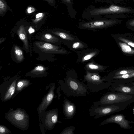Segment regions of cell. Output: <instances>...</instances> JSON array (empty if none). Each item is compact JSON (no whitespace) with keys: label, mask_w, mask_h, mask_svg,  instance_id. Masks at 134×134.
<instances>
[{"label":"cell","mask_w":134,"mask_h":134,"mask_svg":"<svg viewBox=\"0 0 134 134\" xmlns=\"http://www.w3.org/2000/svg\"><path fill=\"white\" fill-rule=\"evenodd\" d=\"M60 83L62 90L68 97H85L87 95L88 88L83 82L80 81L76 77L67 76Z\"/></svg>","instance_id":"1"},{"label":"cell","mask_w":134,"mask_h":134,"mask_svg":"<svg viewBox=\"0 0 134 134\" xmlns=\"http://www.w3.org/2000/svg\"><path fill=\"white\" fill-rule=\"evenodd\" d=\"M5 116L7 120L16 127L23 130L28 129L29 123V117L23 109H10Z\"/></svg>","instance_id":"2"},{"label":"cell","mask_w":134,"mask_h":134,"mask_svg":"<svg viewBox=\"0 0 134 134\" xmlns=\"http://www.w3.org/2000/svg\"><path fill=\"white\" fill-rule=\"evenodd\" d=\"M83 82H86L88 89L93 93H96L108 88L109 84L97 73L87 71L84 76Z\"/></svg>","instance_id":"3"},{"label":"cell","mask_w":134,"mask_h":134,"mask_svg":"<svg viewBox=\"0 0 134 134\" xmlns=\"http://www.w3.org/2000/svg\"><path fill=\"white\" fill-rule=\"evenodd\" d=\"M131 95L123 93H108L104 94L99 100L93 103V106H100L122 103L130 100Z\"/></svg>","instance_id":"4"},{"label":"cell","mask_w":134,"mask_h":134,"mask_svg":"<svg viewBox=\"0 0 134 134\" xmlns=\"http://www.w3.org/2000/svg\"><path fill=\"white\" fill-rule=\"evenodd\" d=\"M122 110L120 107L113 104L100 106L92 105L88 111L90 116H93L94 119H97Z\"/></svg>","instance_id":"5"},{"label":"cell","mask_w":134,"mask_h":134,"mask_svg":"<svg viewBox=\"0 0 134 134\" xmlns=\"http://www.w3.org/2000/svg\"><path fill=\"white\" fill-rule=\"evenodd\" d=\"M132 9L112 5L107 8H93L89 11V14L93 16L109 14L122 13L131 12Z\"/></svg>","instance_id":"6"},{"label":"cell","mask_w":134,"mask_h":134,"mask_svg":"<svg viewBox=\"0 0 134 134\" xmlns=\"http://www.w3.org/2000/svg\"><path fill=\"white\" fill-rule=\"evenodd\" d=\"M117 23V21L114 20H95L81 23L79 27L82 29H89L103 28L112 26Z\"/></svg>","instance_id":"7"},{"label":"cell","mask_w":134,"mask_h":134,"mask_svg":"<svg viewBox=\"0 0 134 134\" xmlns=\"http://www.w3.org/2000/svg\"><path fill=\"white\" fill-rule=\"evenodd\" d=\"M112 123L118 124L121 128L125 129L131 128L132 127L129 124L130 123H134V122L132 121H130L126 120L123 114H120L111 116L100 123L99 126H102Z\"/></svg>","instance_id":"8"},{"label":"cell","mask_w":134,"mask_h":134,"mask_svg":"<svg viewBox=\"0 0 134 134\" xmlns=\"http://www.w3.org/2000/svg\"><path fill=\"white\" fill-rule=\"evenodd\" d=\"M36 46L43 52L46 53H52L65 54L67 51L64 49L51 43L42 42H37L35 43Z\"/></svg>","instance_id":"9"},{"label":"cell","mask_w":134,"mask_h":134,"mask_svg":"<svg viewBox=\"0 0 134 134\" xmlns=\"http://www.w3.org/2000/svg\"><path fill=\"white\" fill-rule=\"evenodd\" d=\"M63 114L66 119H70L73 118L76 113V107L75 104L65 98L63 105Z\"/></svg>","instance_id":"10"},{"label":"cell","mask_w":134,"mask_h":134,"mask_svg":"<svg viewBox=\"0 0 134 134\" xmlns=\"http://www.w3.org/2000/svg\"><path fill=\"white\" fill-rule=\"evenodd\" d=\"M55 87L54 84L52 85L49 91L44 97L38 108V111L40 113L45 110L51 102L54 96V91Z\"/></svg>","instance_id":"11"},{"label":"cell","mask_w":134,"mask_h":134,"mask_svg":"<svg viewBox=\"0 0 134 134\" xmlns=\"http://www.w3.org/2000/svg\"><path fill=\"white\" fill-rule=\"evenodd\" d=\"M58 111L57 109H54L49 111L46 115L45 124L46 126L52 129L58 120Z\"/></svg>","instance_id":"12"},{"label":"cell","mask_w":134,"mask_h":134,"mask_svg":"<svg viewBox=\"0 0 134 134\" xmlns=\"http://www.w3.org/2000/svg\"><path fill=\"white\" fill-rule=\"evenodd\" d=\"M115 39L125 42L134 48V35L130 33L117 34L113 35Z\"/></svg>","instance_id":"13"},{"label":"cell","mask_w":134,"mask_h":134,"mask_svg":"<svg viewBox=\"0 0 134 134\" xmlns=\"http://www.w3.org/2000/svg\"><path fill=\"white\" fill-rule=\"evenodd\" d=\"M120 49L123 53L126 55H134V48L126 43L115 39Z\"/></svg>","instance_id":"14"},{"label":"cell","mask_w":134,"mask_h":134,"mask_svg":"<svg viewBox=\"0 0 134 134\" xmlns=\"http://www.w3.org/2000/svg\"><path fill=\"white\" fill-rule=\"evenodd\" d=\"M16 80H14L8 86L4 95L3 96L2 100H7L12 97L16 89Z\"/></svg>","instance_id":"15"},{"label":"cell","mask_w":134,"mask_h":134,"mask_svg":"<svg viewBox=\"0 0 134 134\" xmlns=\"http://www.w3.org/2000/svg\"><path fill=\"white\" fill-rule=\"evenodd\" d=\"M134 78V72L116 76H107L103 77L105 81L109 82L113 80L129 79Z\"/></svg>","instance_id":"16"},{"label":"cell","mask_w":134,"mask_h":134,"mask_svg":"<svg viewBox=\"0 0 134 134\" xmlns=\"http://www.w3.org/2000/svg\"><path fill=\"white\" fill-rule=\"evenodd\" d=\"M134 72V68L125 67L122 68L114 70L108 76L120 75Z\"/></svg>","instance_id":"17"},{"label":"cell","mask_w":134,"mask_h":134,"mask_svg":"<svg viewBox=\"0 0 134 134\" xmlns=\"http://www.w3.org/2000/svg\"><path fill=\"white\" fill-rule=\"evenodd\" d=\"M17 33L19 38L23 42L25 47L28 49V42L27 36L23 25L20 26L17 31Z\"/></svg>","instance_id":"18"},{"label":"cell","mask_w":134,"mask_h":134,"mask_svg":"<svg viewBox=\"0 0 134 134\" xmlns=\"http://www.w3.org/2000/svg\"><path fill=\"white\" fill-rule=\"evenodd\" d=\"M52 33L62 38L66 41H73L75 40L74 37L68 33L60 31H52Z\"/></svg>","instance_id":"19"},{"label":"cell","mask_w":134,"mask_h":134,"mask_svg":"<svg viewBox=\"0 0 134 134\" xmlns=\"http://www.w3.org/2000/svg\"><path fill=\"white\" fill-rule=\"evenodd\" d=\"M41 39L42 41L53 43L57 42L59 40L57 37L49 33H46L42 35Z\"/></svg>","instance_id":"20"},{"label":"cell","mask_w":134,"mask_h":134,"mask_svg":"<svg viewBox=\"0 0 134 134\" xmlns=\"http://www.w3.org/2000/svg\"><path fill=\"white\" fill-rule=\"evenodd\" d=\"M119 86L115 88V90L120 92L134 94V87L119 85Z\"/></svg>","instance_id":"21"},{"label":"cell","mask_w":134,"mask_h":134,"mask_svg":"<svg viewBox=\"0 0 134 134\" xmlns=\"http://www.w3.org/2000/svg\"><path fill=\"white\" fill-rule=\"evenodd\" d=\"M87 69L92 71H99L104 70L105 68L103 66L93 62L90 63L86 65Z\"/></svg>","instance_id":"22"},{"label":"cell","mask_w":134,"mask_h":134,"mask_svg":"<svg viewBox=\"0 0 134 134\" xmlns=\"http://www.w3.org/2000/svg\"><path fill=\"white\" fill-rule=\"evenodd\" d=\"M14 52L16 59L19 62H21L23 59L24 56L23 52L18 47L15 46L14 48Z\"/></svg>","instance_id":"23"},{"label":"cell","mask_w":134,"mask_h":134,"mask_svg":"<svg viewBox=\"0 0 134 134\" xmlns=\"http://www.w3.org/2000/svg\"><path fill=\"white\" fill-rule=\"evenodd\" d=\"M29 84V81L26 80L19 81L16 83V90L18 92L21 91L24 88L27 86Z\"/></svg>","instance_id":"24"},{"label":"cell","mask_w":134,"mask_h":134,"mask_svg":"<svg viewBox=\"0 0 134 134\" xmlns=\"http://www.w3.org/2000/svg\"><path fill=\"white\" fill-rule=\"evenodd\" d=\"M46 70V68L42 66H38L35 67L31 71V73L39 74H42Z\"/></svg>","instance_id":"25"},{"label":"cell","mask_w":134,"mask_h":134,"mask_svg":"<svg viewBox=\"0 0 134 134\" xmlns=\"http://www.w3.org/2000/svg\"><path fill=\"white\" fill-rule=\"evenodd\" d=\"M75 129L73 126L68 127L64 129L61 132L60 134H74V131Z\"/></svg>","instance_id":"26"},{"label":"cell","mask_w":134,"mask_h":134,"mask_svg":"<svg viewBox=\"0 0 134 134\" xmlns=\"http://www.w3.org/2000/svg\"><path fill=\"white\" fill-rule=\"evenodd\" d=\"M97 53V52L93 51L86 54L82 58V62H84L90 59L96 55Z\"/></svg>","instance_id":"27"},{"label":"cell","mask_w":134,"mask_h":134,"mask_svg":"<svg viewBox=\"0 0 134 134\" xmlns=\"http://www.w3.org/2000/svg\"><path fill=\"white\" fill-rule=\"evenodd\" d=\"M7 6L6 3L3 0H0V14L2 15L6 10Z\"/></svg>","instance_id":"28"},{"label":"cell","mask_w":134,"mask_h":134,"mask_svg":"<svg viewBox=\"0 0 134 134\" xmlns=\"http://www.w3.org/2000/svg\"><path fill=\"white\" fill-rule=\"evenodd\" d=\"M84 46H85L82 43L80 42L77 41L73 44L72 47L73 49H77L82 48Z\"/></svg>","instance_id":"29"},{"label":"cell","mask_w":134,"mask_h":134,"mask_svg":"<svg viewBox=\"0 0 134 134\" xmlns=\"http://www.w3.org/2000/svg\"><path fill=\"white\" fill-rule=\"evenodd\" d=\"M10 132V131L5 126L1 125L0 126V134H8Z\"/></svg>","instance_id":"30"},{"label":"cell","mask_w":134,"mask_h":134,"mask_svg":"<svg viewBox=\"0 0 134 134\" xmlns=\"http://www.w3.org/2000/svg\"><path fill=\"white\" fill-rule=\"evenodd\" d=\"M127 24L130 29L134 31V19L130 21Z\"/></svg>","instance_id":"31"},{"label":"cell","mask_w":134,"mask_h":134,"mask_svg":"<svg viewBox=\"0 0 134 134\" xmlns=\"http://www.w3.org/2000/svg\"><path fill=\"white\" fill-rule=\"evenodd\" d=\"M66 4L68 5H72V2L71 0H62Z\"/></svg>","instance_id":"32"},{"label":"cell","mask_w":134,"mask_h":134,"mask_svg":"<svg viewBox=\"0 0 134 134\" xmlns=\"http://www.w3.org/2000/svg\"><path fill=\"white\" fill-rule=\"evenodd\" d=\"M35 9L32 7H29L27 9V12L29 13H32L34 12Z\"/></svg>","instance_id":"33"},{"label":"cell","mask_w":134,"mask_h":134,"mask_svg":"<svg viewBox=\"0 0 134 134\" xmlns=\"http://www.w3.org/2000/svg\"><path fill=\"white\" fill-rule=\"evenodd\" d=\"M42 15L43 14L42 13H39L37 14L36 16V20L38 18L41 17L42 16Z\"/></svg>","instance_id":"34"},{"label":"cell","mask_w":134,"mask_h":134,"mask_svg":"<svg viewBox=\"0 0 134 134\" xmlns=\"http://www.w3.org/2000/svg\"><path fill=\"white\" fill-rule=\"evenodd\" d=\"M34 31V29L31 27H30L29 29V32L30 34L33 33Z\"/></svg>","instance_id":"35"},{"label":"cell","mask_w":134,"mask_h":134,"mask_svg":"<svg viewBox=\"0 0 134 134\" xmlns=\"http://www.w3.org/2000/svg\"><path fill=\"white\" fill-rule=\"evenodd\" d=\"M45 0L49 1V2H52V0Z\"/></svg>","instance_id":"36"},{"label":"cell","mask_w":134,"mask_h":134,"mask_svg":"<svg viewBox=\"0 0 134 134\" xmlns=\"http://www.w3.org/2000/svg\"><path fill=\"white\" fill-rule=\"evenodd\" d=\"M132 85H134V82H133L132 84Z\"/></svg>","instance_id":"37"}]
</instances>
